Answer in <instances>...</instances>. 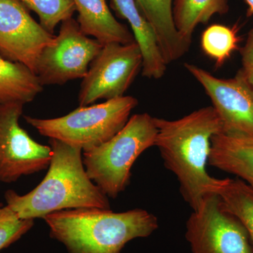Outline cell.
Returning <instances> with one entry per match:
<instances>
[{"instance_id": "1", "label": "cell", "mask_w": 253, "mask_h": 253, "mask_svg": "<svg viewBox=\"0 0 253 253\" xmlns=\"http://www.w3.org/2000/svg\"><path fill=\"white\" fill-rule=\"evenodd\" d=\"M155 146L166 168L176 176L183 199L194 211L205 196L217 194L225 180L213 177L206 170L211 139L221 133L220 119L211 106L174 121L155 118Z\"/></svg>"}, {"instance_id": "2", "label": "cell", "mask_w": 253, "mask_h": 253, "mask_svg": "<svg viewBox=\"0 0 253 253\" xmlns=\"http://www.w3.org/2000/svg\"><path fill=\"white\" fill-rule=\"evenodd\" d=\"M49 144L52 156L45 177L28 194L6 191V206L24 219L78 208L111 210L109 197L86 174L83 150L57 139H49Z\"/></svg>"}, {"instance_id": "3", "label": "cell", "mask_w": 253, "mask_h": 253, "mask_svg": "<svg viewBox=\"0 0 253 253\" xmlns=\"http://www.w3.org/2000/svg\"><path fill=\"white\" fill-rule=\"evenodd\" d=\"M43 219L50 236L68 253H121L129 241L149 237L159 226L158 218L141 208L122 212L78 208L50 213Z\"/></svg>"}, {"instance_id": "4", "label": "cell", "mask_w": 253, "mask_h": 253, "mask_svg": "<svg viewBox=\"0 0 253 253\" xmlns=\"http://www.w3.org/2000/svg\"><path fill=\"white\" fill-rule=\"evenodd\" d=\"M157 133L155 118L147 113L133 115L112 139L83 151L88 176L108 197L116 199L129 186L136 159L155 146Z\"/></svg>"}, {"instance_id": "5", "label": "cell", "mask_w": 253, "mask_h": 253, "mask_svg": "<svg viewBox=\"0 0 253 253\" xmlns=\"http://www.w3.org/2000/svg\"><path fill=\"white\" fill-rule=\"evenodd\" d=\"M138 101L131 96L80 106L66 116L51 119L24 116L41 135L57 139L83 151L107 142L124 127Z\"/></svg>"}, {"instance_id": "6", "label": "cell", "mask_w": 253, "mask_h": 253, "mask_svg": "<svg viewBox=\"0 0 253 253\" xmlns=\"http://www.w3.org/2000/svg\"><path fill=\"white\" fill-rule=\"evenodd\" d=\"M185 238L192 253H253L246 228L216 194L205 196L192 211L186 221Z\"/></svg>"}, {"instance_id": "7", "label": "cell", "mask_w": 253, "mask_h": 253, "mask_svg": "<svg viewBox=\"0 0 253 253\" xmlns=\"http://www.w3.org/2000/svg\"><path fill=\"white\" fill-rule=\"evenodd\" d=\"M97 40L85 36L72 18L61 23L52 44L42 51L35 73L42 85H62L85 77L93 60L102 49Z\"/></svg>"}, {"instance_id": "8", "label": "cell", "mask_w": 253, "mask_h": 253, "mask_svg": "<svg viewBox=\"0 0 253 253\" xmlns=\"http://www.w3.org/2000/svg\"><path fill=\"white\" fill-rule=\"evenodd\" d=\"M142 64V54L136 42L103 45L82 82L78 97L80 106H88L99 99L124 96Z\"/></svg>"}, {"instance_id": "9", "label": "cell", "mask_w": 253, "mask_h": 253, "mask_svg": "<svg viewBox=\"0 0 253 253\" xmlns=\"http://www.w3.org/2000/svg\"><path fill=\"white\" fill-rule=\"evenodd\" d=\"M24 104L0 106V182L11 183L49 168L52 156L49 146L33 140L21 126Z\"/></svg>"}, {"instance_id": "10", "label": "cell", "mask_w": 253, "mask_h": 253, "mask_svg": "<svg viewBox=\"0 0 253 253\" xmlns=\"http://www.w3.org/2000/svg\"><path fill=\"white\" fill-rule=\"evenodd\" d=\"M188 72L204 88L221 123V133L253 136V85L239 70L234 78L223 79L206 70L184 63Z\"/></svg>"}, {"instance_id": "11", "label": "cell", "mask_w": 253, "mask_h": 253, "mask_svg": "<svg viewBox=\"0 0 253 253\" xmlns=\"http://www.w3.org/2000/svg\"><path fill=\"white\" fill-rule=\"evenodd\" d=\"M55 37L33 19L20 0H0V54L5 59L35 73L40 55Z\"/></svg>"}, {"instance_id": "12", "label": "cell", "mask_w": 253, "mask_h": 253, "mask_svg": "<svg viewBox=\"0 0 253 253\" xmlns=\"http://www.w3.org/2000/svg\"><path fill=\"white\" fill-rule=\"evenodd\" d=\"M111 6L118 16L130 26L143 57L142 76L149 79L164 76L168 64L163 58L156 33L145 17L135 0H111Z\"/></svg>"}, {"instance_id": "13", "label": "cell", "mask_w": 253, "mask_h": 253, "mask_svg": "<svg viewBox=\"0 0 253 253\" xmlns=\"http://www.w3.org/2000/svg\"><path fill=\"white\" fill-rule=\"evenodd\" d=\"M208 164L253 188V136H213Z\"/></svg>"}, {"instance_id": "14", "label": "cell", "mask_w": 253, "mask_h": 253, "mask_svg": "<svg viewBox=\"0 0 253 253\" xmlns=\"http://www.w3.org/2000/svg\"><path fill=\"white\" fill-rule=\"evenodd\" d=\"M78 12V23L85 36L94 37L102 45L134 42L132 33L113 16L107 0H73Z\"/></svg>"}, {"instance_id": "15", "label": "cell", "mask_w": 253, "mask_h": 253, "mask_svg": "<svg viewBox=\"0 0 253 253\" xmlns=\"http://www.w3.org/2000/svg\"><path fill=\"white\" fill-rule=\"evenodd\" d=\"M141 12L154 28L167 64L177 61L189 51L191 42L179 34L172 15L173 0H135Z\"/></svg>"}, {"instance_id": "16", "label": "cell", "mask_w": 253, "mask_h": 253, "mask_svg": "<svg viewBox=\"0 0 253 253\" xmlns=\"http://www.w3.org/2000/svg\"><path fill=\"white\" fill-rule=\"evenodd\" d=\"M42 89L38 76L31 69L0 56V106L11 103L28 104Z\"/></svg>"}, {"instance_id": "17", "label": "cell", "mask_w": 253, "mask_h": 253, "mask_svg": "<svg viewBox=\"0 0 253 253\" xmlns=\"http://www.w3.org/2000/svg\"><path fill=\"white\" fill-rule=\"evenodd\" d=\"M229 0H173L172 15L177 31L191 42L196 27L229 9Z\"/></svg>"}, {"instance_id": "18", "label": "cell", "mask_w": 253, "mask_h": 253, "mask_svg": "<svg viewBox=\"0 0 253 253\" xmlns=\"http://www.w3.org/2000/svg\"><path fill=\"white\" fill-rule=\"evenodd\" d=\"M217 194L224 207L245 226L253 248V188L239 178H225Z\"/></svg>"}, {"instance_id": "19", "label": "cell", "mask_w": 253, "mask_h": 253, "mask_svg": "<svg viewBox=\"0 0 253 253\" xmlns=\"http://www.w3.org/2000/svg\"><path fill=\"white\" fill-rule=\"evenodd\" d=\"M239 41L234 28L214 24L203 33L201 47L205 54L215 61L216 66L220 67L239 49Z\"/></svg>"}, {"instance_id": "20", "label": "cell", "mask_w": 253, "mask_h": 253, "mask_svg": "<svg viewBox=\"0 0 253 253\" xmlns=\"http://www.w3.org/2000/svg\"><path fill=\"white\" fill-rule=\"evenodd\" d=\"M27 9L35 11L40 23L53 34L57 25L72 18L76 11L73 0H20Z\"/></svg>"}, {"instance_id": "21", "label": "cell", "mask_w": 253, "mask_h": 253, "mask_svg": "<svg viewBox=\"0 0 253 253\" xmlns=\"http://www.w3.org/2000/svg\"><path fill=\"white\" fill-rule=\"evenodd\" d=\"M34 225V219H21L5 206L0 212V251L16 242Z\"/></svg>"}, {"instance_id": "22", "label": "cell", "mask_w": 253, "mask_h": 253, "mask_svg": "<svg viewBox=\"0 0 253 253\" xmlns=\"http://www.w3.org/2000/svg\"><path fill=\"white\" fill-rule=\"evenodd\" d=\"M241 71L253 85V28L249 32L246 44L241 49Z\"/></svg>"}, {"instance_id": "23", "label": "cell", "mask_w": 253, "mask_h": 253, "mask_svg": "<svg viewBox=\"0 0 253 253\" xmlns=\"http://www.w3.org/2000/svg\"><path fill=\"white\" fill-rule=\"evenodd\" d=\"M245 1L249 5L250 12L253 14V0H245Z\"/></svg>"}, {"instance_id": "24", "label": "cell", "mask_w": 253, "mask_h": 253, "mask_svg": "<svg viewBox=\"0 0 253 253\" xmlns=\"http://www.w3.org/2000/svg\"><path fill=\"white\" fill-rule=\"evenodd\" d=\"M4 206H3V204H1V202H0V212H1V210H2V208H4Z\"/></svg>"}]
</instances>
